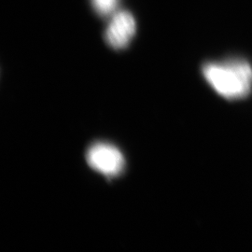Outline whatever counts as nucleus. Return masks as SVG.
Masks as SVG:
<instances>
[{
  "mask_svg": "<svg viewBox=\"0 0 252 252\" xmlns=\"http://www.w3.org/2000/svg\"><path fill=\"white\" fill-rule=\"evenodd\" d=\"M203 76L217 93L227 99H241L252 91V67L241 59L207 63Z\"/></svg>",
  "mask_w": 252,
  "mask_h": 252,
  "instance_id": "nucleus-1",
  "label": "nucleus"
},
{
  "mask_svg": "<svg viewBox=\"0 0 252 252\" xmlns=\"http://www.w3.org/2000/svg\"><path fill=\"white\" fill-rule=\"evenodd\" d=\"M86 158L93 169L108 178L117 177L125 169L126 161L123 153L116 147L108 143L93 145Z\"/></svg>",
  "mask_w": 252,
  "mask_h": 252,
  "instance_id": "nucleus-2",
  "label": "nucleus"
},
{
  "mask_svg": "<svg viewBox=\"0 0 252 252\" xmlns=\"http://www.w3.org/2000/svg\"><path fill=\"white\" fill-rule=\"evenodd\" d=\"M136 24L134 16L127 10L115 12L105 32L108 45L116 50L125 49L135 36Z\"/></svg>",
  "mask_w": 252,
  "mask_h": 252,
  "instance_id": "nucleus-3",
  "label": "nucleus"
},
{
  "mask_svg": "<svg viewBox=\"0 0 252 252\" xmlns=\"http://www.w3.org/2000/svg\"><path fill=\"white\" fill-rule=\"evenodd\" d=\"M94 10L101 16L113 15L117 9L119 0H91Z\"/></svg>",
  "mask_w": 252,
  "mask_h": 252,
  "instance_id": "nucleus-4",
  "label": "nucleus"
}]
</instances>
